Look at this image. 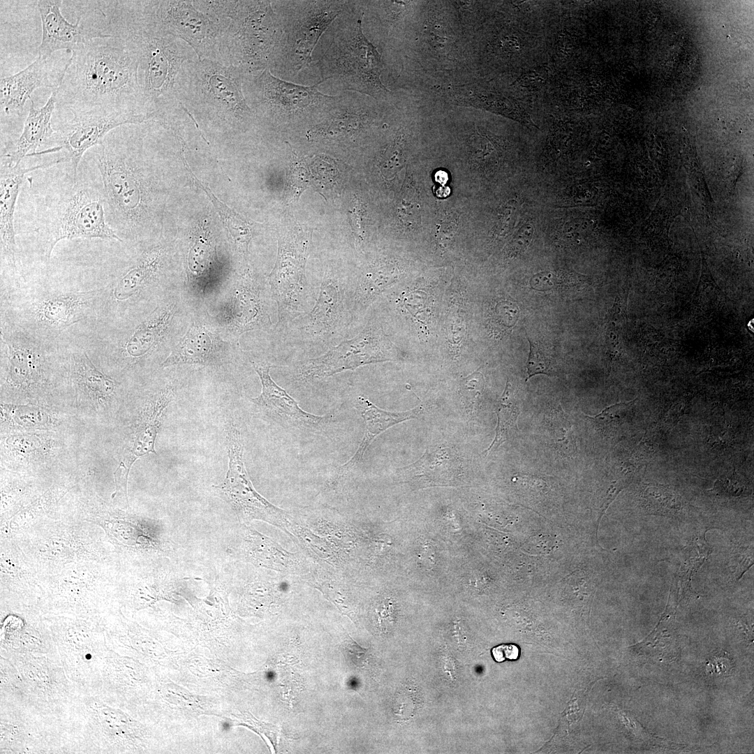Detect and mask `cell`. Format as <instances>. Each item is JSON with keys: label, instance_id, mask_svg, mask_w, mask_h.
<instances>
[{"label": "cell", "instance_id": "obj_1", "mask_svg": "<svg viewBox=\"0 0 754 754\" xmlns=\"http://www.w3.org/2000/svg\"><path fill=\"white\" fill-rule=\"evenodd\" d=\"M138 61L124 40L91 39L71 52L57 89L56 107L73 111L105 110L149 120L138 79Z\"/></svg>", "mask_w": 754, "mask_h": 754}, {"label": "cell", "instance_id": "obj_2", "mask_svg": "<svg viewBox=\"0 0 754 754\" xmlns=\"http://www.w3.org/2000/svg\"><path fill=\"white\" fill-rule=\"evenodd\" d=\"M361 1H352L325 31L312 54V70L319 87L330 91H353L378 101L390 91L382 83L381 55L362 31Z\"/></svg>", "mask_w": 754, "mask_h": 754}, {"label": "cell", "instance_id": "obj_3", "mask_svg": "<svg viewBox=\"0 0 754 754\" xmlns=\"http://www.w3.org/2000/svg\"><path fill=\"white\" fill-rule=\"evenodd\" d=\"M352 1H272L279 34L270 71L276 76L302 85L317 84L312 54L325 31Z\"/></svg>", "mask_w": 754, "mask_h": 754}, {"label": "cell", "instance_id": "obj_4", "mask_svg": "<svg viewBox=\"0 0 754 754\" xmlns=\"http://www.w3.org/2000/svg\"><path fill=\"white\" fill-rule=\"evenodd\" d=\"M64 753L110 754L145 750L150 732L124 710L80 693L64 719Z\"/></svg>", "mask_w": 754, "mask_h": 754}, {"label": "cell", "instance_id": "obj_5", "mask_svg": "<svg viewBox=\"0 0 754 754\" xmlns=\"http://www.w3.org/2000/svg\"><path fill=\"white\" fill-rule=\"evenodd\" d=\"M211 3L221 24L222 59L246 74L269 69L279 34L272 1Z\"/></svg>", "mask_w": 754, "mask_h": 754}, {"label": "cell", "instance_id": "obj_6", "mask_svg": "<svg viewBox=\"0 0 754 754\" xmlns=\"http://www.w3.org/2000/svg\"><path fill=\"white\" fill-rule=\"evenodd\" d=\"M246 75L241 68L219 61L189 60L177 77L179 103L193 113L204 111L238 123L256 121L244 93Z\"/></svg>", "mask_w": 754, "mask_h": 754}, {"label": "cell", "instance_id": "obj_7", "mask_svg": "<svg viewBox=\"0 0 754 754\" xmlns=\"http://www.w3.org/2000/svg\"><path fill=\"white\" fill-rule=\"evenodd\" d=\"M318 82L302 85L274 75L269 68L246 74L244 93L256 120L285 128L318 123L332 105L335 94L319 89Z\"/></svg>", "mask_w": 754, "mask_h": 754}, {"label": "cell", "instance_id": "obj_8", "mask_svg": "<svg viewBox=\"0 0 754 754\" xmlns=\"http://www.w3.org/2000/svg\"><path fill=\"white\" fill-rule=\"evenodd\" d=\"M49 628L68 678L82 693L96 694L108 646L99 619L58 618Z\"/></svg>", "mask_w": 754, "mask_h": 754}, {"label": "cell", "instance_id": "obj_9", "mask_svg": "<svg viewBox=\"0 0 754 754\" xmlns=\"http://www.w3.org/2000/svg\"><path fill=\"white\" fill-rule=\"evenodd\" d=\"M141 3L160 28L185 40L198 59L221 58L222 28L209 1H141Z\"/></svg>", "mask_w": 754, "mask_h": 754}, {"label": "cell", "instance_id": "obj_10", "mask_svg": "<svg viewBox=\"0 0 754 754\" xmlns=\"http://www.w3.org/2000/svg\"><path fill=\"white\" fill-rule=\"evenodd\" d=\"M17 669L24 687L25 707L45 716L64 720L80 693L68 678L59 658L46 654L0 653Z\"/></svg>", "mask_w": 754, "mask_h": 754}, {"label": "cell", "instance_id": "obj_11", "mask_svg": "<svg viewBox=\"0 0 754 754\" xmlns=\"http://www.w3.org/2000/svg\"><path fill=\"white\" fill-rule=\"evenodd\" d=\"M105 208L103 193L89 185L72 182L71 190L57 203L45 227L47 258L55 245L63 239L96 238L121 242L107 221Z\"/></svg>", "mask_w": 754, "mask_h": 754}, {"label": "cell", "instance_id": "obj_12", "mask_svg": "<svg viewBox=\"0 0 754 754\" xmlns=\"http://www.w3.org/2000/svg\"><path fill=\"white\" fill-rule=\"evenodd\" d=\"M64 721L0 702V754L64 753Z\"/></svg>", "mask_w": 754, "mask_h": 754}, {"label": "cell", "instance_id": "obj_13", "mask_svg": "<svg viewBox=\"0 0 754 754\" xmlns=\"http://www.w3.org/2000/svg\"><path fill=\"white\" fill-rule=\"evenodd\" d=\"M310 240V234L302 228L292 229L279 239L276 261L269 281L280 322L295 318L304 309Z\"/></svg>", "mask_w": 754, "mask_h": 754}, {"label": "cell", "instance_id": "obj_14", "mask_svg": "<svg viewBox=\"0 0 754 754\" xmlns=\"http://www.w3.org/2000/svg\"><path fill=\"white\" fill-rule=\"evenodd\" d=\"M71 120L54 129L45 142L54 146L37 151L34 156L61 152L59 158L71 163L72 182H77V168L84 154L98 145L112 130L124 125L139 124L137 119L105 110L73 111Z\"/></svg>", "mask_w": 754, "mask_h": 754}, {"label": "cell", "instance_id": "obj_15", "mask_svg": "<svg viewBox=\"0 0 754 754\" xmlns=\"http://www.w3.org/2000/svg\"><path fill=\"white\" fill-rule=\"evenodd\" d=\"M228 469L222 483L215 487L244 519H259L273 524L285 519L283 510L275 507L254 489L244 462V441L238 427L230 421L226 427Z\"/></svg>", "mask_w": 754, "mask_h": 754}, {"label": "cell", "instance_id": "obj_16", "mask_svg": "<svg viewBox=\"0 0 754 754\" xmlns=\"http://www.w3.org/2000/svg\"><path fill=\"white\" fill-rule=\"evenodd\" d=\"M392 360L387 341L379 330L369 326L355 337L343 341L323 355L301 364L297 375L304 381L323 379L365 364Z\"/></svg>", "mask_w": 754, "mask_h": 754}, {"label": "cell", "instance_id": "obj_17", "mask_svg": "<svg viewBox=\"0 0 754 754\" xmlns=\"http://www.w3.org/2000/svg\"><path fill=\"white\" fill-rule=\"evenodd\" d=\"M369 97L353 91L335 94L324 116L305 131L306 141L339 146L353 143L376 120L380 109Z\"/></svg>", "mask_w": 754, "mask_h": 754}, {"label": "cell", "instance_id": "obj_18", "mask_svg": "<svg viewBox=\"0 0 754 754\" xmlns=\"http://www.w3.org/2000/svg\"><path fill=\"white\" fill-rule=\"evenodd\" d=\"M251 364L260 378L262 391L251 401L267 416L286 428L310 433H318L334 421L332 415H317L304 411L273 380L268 363L252 361Z\"/></svg>", "mask_w": 754, "mask_h": 754}, {"label": "cell", "instance_id": "obj_19", "mask_svg": "<svg viewBox=\"0 0 754 754\" xmlns=\"http://www.w3.org/2000/svg\"><path fill=\"white\" fill-rule=\"evenodd\" d=\"M71 57H37L30 65L10 76L1 78L0 105L6 114H20L25 103L38 88L57 89L69 66Z\"/></svg>", "mask_w": 754, "mask_h": 754}, {"label": "cell", "instance_id": "obj_20", "mask_svg": "<svg viewBox=\"0 0 754 754\" xmlns=\"http://www.w3.org/2000/svg\"><path fill=\"white\" fill-rule=\"evenodd\" d=\"M63 2L61 0L36 1L42 26L37 57L46 58L61 50L72 52L91 39L109 36L99 34L80 16L76 23L69 22L61 12Z\"/></svg>", "mask_w": 754, "mask_h": 754}, {"label": "cell", "instance_id": "obj_21", "mask_svg": "<svg viewBox=\"0 0 754 754\" xmlns=\"http://www.w3.org/2000/svg\"><path fill=\"white\" fill-rule=\"evenodd\" d=\"M145 681L141 667L119 653L110 649L101 670V686L95 694L107 704L124 710L127 709L131 696Z\"/></svg>", "mask_w": 754, "mask_h": 754}, {"label": "cell", "instance_id": "obj_22", "mask_svg": "<svg viewBox=\"0 0 754 754\" xmlns=\"http://www.w3.org/2000/svg\"><path fill=\"white\" fill-rule=\"evenodd\" d=\"M58 159L23 168L13 165L3 159L1 161L0 172V242L1 258L15 267L16 243L14 229V214L20 186L25 175L35 170L60 163Z\"/></svg>", "mask_w": 754, "mask_h": 754}, {"label": "cell", "instance_id": "obj_23", "mask_svg": "<svg viewBox=\"0 0 754 754\" xmlns=\"http://www.w3.org/2000/svg\"><path fill=\"white\" fill-rule=\"evenodd\" d=\"M27 621L17 614H8L1 629L0 653L46 654L59 658L49 626L36 620Z\"/></svg>", "mask_w": 754, "mask_h": 754}, {"label": "cell", "instance_id": "obj_24", "mask_svg": "<svg viewBox=\"0 0 754 754\" xmlns=\"http://www.w3.org/2000/svg\"><path fill=\"white\" fill-rule=\"evenodd\" d=\"M175 392L172 385L163 388L144 412L138 422L132 443L114 473L120 480L127 482L128 474L133 462L150 452L156 453L155 441L168 406Z\"/></svg>", "mask_w": 754, "mask_h": 754}, {"label": "cell", "instance_id": "obj_25", "mask_svg": "<svg viewBox=\"0 0 754 754\" xmlns=\"http://www.w3.org/2000/svg\"><path fill=\"white\" fill-rule=\"evenodd\" d=\"M356 408L364 422L363 438L355 453L343 464L336 468L331 482L334 483L351 471L363 459L364 454L372 441L381 433L392 426L417 417L422 407L403 412H392L376 406L368 399L360 396L357 399Z\"/></svg>", "mask_w": 754, "mask_h": 754}, {"label": "cell", "instance_id": "obj_26", "mask_svg": "<svg viewBox=\"0 0 754 754\" xmlns=\"http://www.w3.org/2000/svg\"><path fill=\"white\" fill-rule=\"evenodd\" d=\"M226 350V346L217 335L205 325L193 323L162 366L185 364L218 365L223 362Z\"/></svg>", "mask_w": 754, "mask_h": 754}, {"label": "cell", "instance_id": "obj_27", "mask_svg": "<svg viewBox=\"0 0 754 754\" xmlns=\"http://www.w3.org/2000/svg\"><path fill=\"white\" fill-rule=\"evenodd\" d=\"M57 89H52L46 103L36 108L32 100L21 135L12 149L3 156V159L13 165H19L27 156H33L39 146L50 138L54 133L51 118L56 108Z\"/></svg>", "mask_w": 754, "mask_h": 754}, {"label": "cell", "instance_id": "obj_28", "mask_svg": "<svg viewBox=\"0 0 754 754\" xmlns=\"http://www.w3.org/2000/svg\"><path fill=\"white\" fill-rule=\"evenodd\" d=\"M100 291L96 290L48 296L35 304V318L46 327L64 329L81 320Z\"/></svg>", "mask_w": 754, "mask_h": 754}, {"label": "cell", "instance_id": "obj_29", "mask_svg": "<svg viewBox=\"0 0 754 754\" xmlns=\"http://www.w3.org/2000/svg\"><path fill=\"white\" fill-rule=\"evenodd\" d=\"M461 463L451 448L439 447L426 450L415 462L400 469L399 473L408 481L424 484L449 485L461 473Z\"/></svg>", "mask_w": 754, "mask_h": 754}, {"label": "cell", "instance_id": "obj_30", "mask_svg": "<svg viewBox=\"0 0 754 754\" xmlns=\"http://www.w3.org/2000/svg\"><path fill=\"white\" fill-rule=\"evenodd\" d=\"M345 306L339 281L326 273L318 299L306 320V330L313 336L323 337L334 331L342 322Z\"/></svg>", "mask_w": 754, "mask_h": 754}, {"label": "cell", "instance_id": "obj_31", "mask_svg": "<svg viewBox=\"0 0 754 754\" xmlns=\"http://www.w3.org/2000/svg\"><path fill=\"white\" fill-rule=\"evenodd\" d=\"M3 342L9 362V377L17 384H29L37 369L40 346L17 332L3 335Z\"/></svg>", "mask_w": 754, "mask_h": 754}, {"label": "cell", "instance_id": "obj_32", "mask_svg": "<svg viewBox=\"0 0 754 754\" xmlns=\"http://www.w3.org/2000/svg\"><path fill=\"white\" fill-rule=\"evenodd\" d=\"M173 315L170 306L157 308L135 330L126 344V350L133 357L147 353L160 341L170 325Z\"/></svg>", "mask_w": 754, "mask_h": 754}, {"label": "cell", "instance_id": "obj_33", "mask_svg": "<svg viewBox=\"0 0 754 754\" xmlns=\"http://www.w3.org/2000/svg\"><path fill=\"white\" fill-rule=\"evenodd\" d=\"M231 314L232 322L240 332L256 328L262 321L260 290L251 279L243 282L237 288Z\"/></svg>", "mask_w": 754, "mask_h": 754}, {"label": "cell", "instance_id": "obj_34", "mask_svg": "<svg viewBox=\"0 0 754 754\" xmlns=\"http://www.w3.org/2000/svg\"><path fill=\"white\" fill-rule=\"evenodd\" d=\"M161 253L159 248L145 252L136 265L117 283L114 289V297L118 300H124L140 290L156 273Z\"/></svg>", "mask_w": 754, "mask_h": 754}, {"label": "cell", "instance_id": "obj_35", "mask_svg": "<svg viewBox=\"0 0 754 754\" xmlns=\"http://www.w3.org/2000/svg\"><path fill=\"white\" fill-rule=\"evenodd\" d=\"M519 413V408L513 397L512 385L508 380L496 406L497 426L495 437L488 448L484 451L486 454L516 434L518 431L517 421Z\"/></svg>", "mask_w": 754, "mask_h": 754}, {"label": "cell", "instance_id": "obj_36", "mask_svg": "<svg viewBox=\"0 0 754 754\" xmlns=\"http://www.w3.org/2000/svg\"><path fill=\"white\" fill-rule=\"evenodd\" d=\"M193 177L209 196L238 250L243 253H246L252 235L251 223L246 218L221 202L207 187L204 186L200 182H198L193 175Z\"/></svg>", "mask_w": 754, "mask_h": 754}, {"label": "cell", "instance_id": "obj_37", "mask_svg": "<svg viewBox=\"0 0 754 754\" xmlns=\"http://www.w3.org/2000/svg\"><path fill=\"white\" fill-rule=\"evenodd\" d=\"M644 508L651 513L674 514L683 507L682 498L674 491L662 485H644L642 494Z\"/></svg>", "mask_w": 754, "mask_h": 754}, {"label": "cell", "instance_id": "obj_38", "mask_svg": "<svg viewBox=\"0 0 754 754\" xmlns=\"http://www.w3.org/2000/svg\"><path fill=\"white\" fill-rule=\"evenodd\" d=\"M0 702L25 707L20 674L10 659L0 656Z\"/></svg>", "mask_w": 754, "mask_h": 754}, {"label": "cell", "instance_id": "obj_39", "mask_svg": "<svg viewBox=\"0 0 754 754\" xmlns=\"http://www.w3.org/2000/svg\"><path fill=\"white\" fill-rule=\"evenodd\" d=\"M77 362L79 378L90 393L97 397H106L114 392L115 381L99 371L86 353L79 355Z\"/></svg>", "mask_w": 754, "mask_h": 754}, {"label": "cell", "instance_id": "obj_40", "mask_svg": "<svg viewBox=\"0 0 754 754\" xmlns=\"http://www.w3.org/2000/svg\"><path fill=\"white\" fill-rule=\"evenodd\" d=\"M635 400L611 405L603 409L600 413L586 415L604 434H614L628 421L632 413Z\"/></svg>", "mask_w": 754, "mask_h": 754}, {"label": "cell", "instance_id": "obj_41", "mask_svg": "<svg viewBox=\"0 0 754 754\" xmlns=\"http://www.w3.org/2000/svg\"><path fill=\"white\" fill-rule=\"evenodd\" d=\"M397 214L402 221L408 225H415L420 221V199L413 184L406 182L397 202Z\"/></svg>", "mask_w": 754, "mask_h": 754}, {"label": "cell", "instance_id": "obj_42", "mask_svg": "<svg viewBox=\"0 0 754 754\" xmlns=\"http://www.w3.org/2000/svg\"><path fill=\"white\" fill-rule=\"evenodd\" d=\"M528 342L530 350L526 364V381L538 374L552 376L553 374L552 357L538 343L531 340H528Z\"/></svg>", "mask_w": 754, "mask_h": 754}, {"label": "cell", "instance_id": "obj_43", "mask_svg": "<svg viewBox=\"0 0 754 754\" xmlns=\"http://www.w3.org/2000/svg\"><path fill=\"white\" fill-rule=\"evenodd\" d=\"M485 387V379L482 374L479 371L462 379L460 383V392L469 410H474L475 404L482 393Z\"/></svg>", "mask_w": 754, "mask_h": 754}, {"label": "cell", "instance_id": "obj_44", "mask_svg": "<svg viewBox=\"0 0 754 754\" xmlns=\"http://www.w3.org/2000/svg\"><path fill=\"white\" fill-rule=\"evenodd\" d=\"M711 491L718 494L740 496L746 494L748 486L745 480L734 472L718 479Z\"/></svg>", "mask_w": 754, "mask_h": 754}, {"label": "cell", "instance_id": "obj_45", "mask_svg": "<svg viewBox=\"0 0 754 754\" xmlns=\"http://www.w3.org/2000/svg\"><path fill=\"white\" fill-rule=\"evenodd\" d=\"M458 224V216L453 212H448L441 217L436 230V239L441 247L446 248L452 242Z\"/></svg>", "mask_w": 754, "mask_h": 754}, {"label": "cell", "instance_id": "obj_46", "mask_svg": "<svg viewBox=\"0 0 754 754\" xmlns=\"http://www.w3.org/2000/svg\"><path fill=\"white\" fill-rule=\"evenodd\" d=\"M404 162L402 149L398 143L394 141L392 145L386 147L380 156L382 168L387 170H392L391 175L395 174L402 168Z\"/></svg>", "mask_w": 754, "mask_h": 754}, {"label": "cell", "instance_id": "obj_47", "mask_svg": "<svg viewBox=\"0 0 754 754\" xmlns=\"http://www.w3.org/2000/svg\"><path fill=\"white\" fill-rule=\"evenodd\" d=\"M341 650L346 660L356 667L364 665L367 650L362 648L349 635L341 644Z\"/></svg>", "mask_w": 754, "mask_h": 754}, {"label": "cell", "instance_id": "obj_48", "mask_svg": "<svg viewBox=\"0 0 754 754\" xmlns=\"http://www.w3.org/2000/svg\"><path fill=\"white\" fill-rule=\"evenodd\" d=\"M533 231L532 224L528 223L523 226L511 243L510 252L516 255L525 251L532 239Z\"/></svg>", "mask_w": 754, "mask_h": 754}, {"label": "cell", "instance_id": "obj_49", "mask_svg": "<svg viewBox=\"0 0 754 754\" xmlns=\"http://www.w3.org/2000/svg\"><path fill=\"white\" fill-rule=\"evenodd\" d=\"M491 651L494 659L498 663L506 660H516L519 656V649L514 644H500L493 647Z\"/></svg>", "mask_w": 754, "mask_h": 754}, {"label": "cell", "instance_id": "obj_50", "mask_svg": "<svg viewBox=\"0 0 754 754\" xmlns=\"http://www.w3.org/2000/svg\"><path fill=\"white\" fill-rule=\"evenodd\" d=\"M686 409L685 403H677L670 407L665 416L664 423L669 428H673L679 422V418L683 416Z\"/></svg>", "mask_w": 754, "mask_h": 754}, {"label": "cell", "instance_id": "obj_51", "mask_svg": "<svg viewBox=\"0 0 754 754\" xmlns=\"http://www.w3.org/2000/svg\"><path fill=\"white\" fill-rule=\"evenodd\" d=\"M435 179L437 182L444 185L448 179V174L443 170L438 171L435 175Z\"/></svg>", "mask_w": 754, "mask_h": 754}, {"label": "cell", "instance_id": "obj_52", "mask_svg": "<svg viewBox=\"0 0 754 754\" xmlns=\"http://www.w3.org/2000/svg\"><path fill=\"white\" fill-rule=\"evenodd\" d=\"M449 193L450 189L448 187L443 186L437 190L436 195L439 197H445L449 194Z\"/></svg>", "mask_w": 754, "mask_h": 754}]
</instances>
